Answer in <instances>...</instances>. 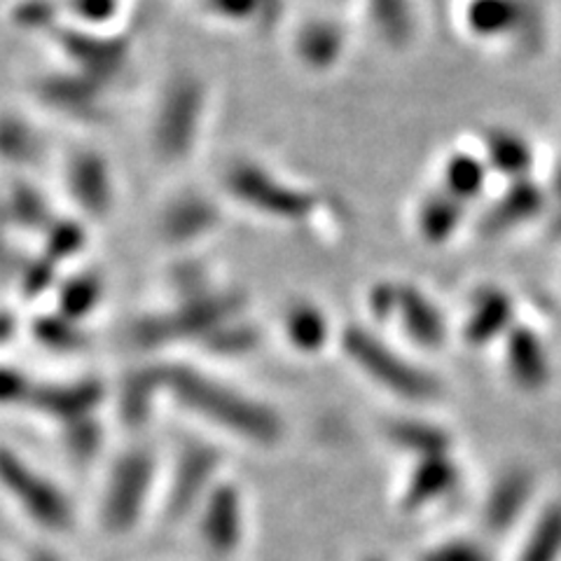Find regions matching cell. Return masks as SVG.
<instances>
[{
    "mask_svg": "<svg viewBox=\"0 0 561 561\" xmlns=\"http://www.w3.org/2000/svg\"><path fill=\"white\" fill-rule=\"evenodd\" d=\"M463 220V202L454 199L447 192H437L421 204L419 230L431 243H443L451 239Z\"/></svg>",
    "mask_w": 561,
    "mask_h": 561,
    "instance_id": "cell-17",
    "label": "cell"
},
{
    "mask_svg": "<svg viewBox=\"0 0 561 561\" xmlns=\"http://www.w3.org/2000/svg\"><path fill=\"white\" fill-rule=\"evenodd\" d=\"M461 484V468L451 454L428 456V459L414 461L408 472L405 484L400 491V507L405 513H421L426 507L451 496Z\"/></svg>",
    "mask_w": 561,
    "mask_h": 561,
    "instance_id": "cell-7",
    "label": "cell"
},
{
    "mask_svg": "<svg viewBox=\"0 0 561 561\" xmlns=\"http://www.w3.org/2000/svg\"><path fill=\"white\" fill-rule=\"evenodd\" d=\"M344 348L348 358L375 383L389 393L410 402H431L440 396L443 386L424 367L396 354L393 348L381 344L365 330H348L344 337Z\"/></svg>",
    "mask_w": 561,
    "mask_h": 561,
    "instance_id": "cell-4",
    "label": "cell"
},
{
    "mask_svg": "<svg viewBox=\"0 0 561 561\" xmlns=\"http://www.w3.org/2000/svg\"><path fill=\"white\" fill-rule=\"evenodd\" d=\"M0 489L47 534H68L76 526V507L66 491L10 447H0Z\"/></svg>",
    "mask_w": 561,
    "mask_h": 561,
    "instance_id": "cell-3",
    "label": "cell"
},
{
    "mask_svg": "<svg viewBox=\"0 0 561 561\" xmlns=\"http://www.w3.org/2000/svg\"><path fill=\"white\" fill-rule=\"evenodd\" d=\"M64 449L68 459L78 466H90L103 449V428L94 416L76 421L64 428Z\"/></svg>",
    "mask_w": 561,
    "mask_h": 561,
    "instance_id": "cell-21",
    "label": "cell"
},
{
    "mask_svg": "<svg viewBox=\"0 0 561 561\" xmlns=\"http://www.w3.org/2000/svg\"><path fill=\"white\" fill-rule=\"evenodd\" d=\"M363 561H386V559H381V557H367V559H363Z\"/></svg>",
    "mask_w": 561,
    "mask_h": 561,
    "instance_id": "cell-27",
    "label": "cell"
},
{
    "mask_svg": "<svg viewBox=\"0 0 561 561\" xmlns=\"http://www.w3.org/2000/svg\"><path fill=\"white\" fill-rule=\"evenodd\" d=\"M160 373L164 391L181 408L232 435L234 440L253 447H276L284 440V419L262 400L245 396L197 370H190V367H167Z\"/></svg>",
    "mask_w": 561,
    "mask_h": 561,
    "instance_id": "cell-1",
    "label": "cell"
},
{
    "mask_svg": "<svg viewBox=\"0 0 561 561\" xmlns=\"http://www.w3.org/2000/svg\"><path fill=\"white\" fill-rule=\"evenodd\" d=\"M517 561H561V505H550L534 522Z\"/></svg>",
    "mask_w": 561,
    "mask_h": 561,
    "instance_id": "cell-19",
    "label": "cell"
},
{
    "mask_svg": "<svg viewBox=\"0 0 561 561\" xmlns=\"http://www.w3.org/2000/svg\"><path fill=\"white\" fill-rule=\"evenodd\" d=\"M536 482L529 470L511 468L491 484L482 505V522L489 531L505 534L522 519L534 501Z\"/></svg>",
    "mask_w": 561,
    "mask_h": 561,
    "instance_id": "cell-9",
    "label": "cell"
},
{
    "mask_svg": "<svg viewBox=\"0 0 561 561\" xmlns=\"http://www.w3.org/2000/svg\"><path fill=\"white\" fill-rule=\"evenodd\" d=\"M31 393H33V386L22 373L0 367V408L16 405V402H28Z\"/></svg>",
    "mask_w": 561,
    "mask_h": 561,
    "instance_id": "cell-24",
    "label": "cell"
},
{
    "mask_svg": "<svg viewBox=\"0 0 561 561\" xmlns=\"http://www.w3.org/2000/svg\"><path fill=\"white\" fill-rule=\"evenodd\" d=\"M222 451L206 443H187L173 459L164 489V517L183 522L195 517L206 496L218 486L222 476Z\"/></svg>",
    "mask_w": 561,
    "mask_h": 561,
    "instance_id": "cell-5",
    "label": "cell"
},
{
    "mask_svg": "<svg viewBox=\"0 0 561 561\" xmlns=\"http://www.w3.org/2000/svg\"><path fill=\"white\" fill-rule=\"evenodd\" d=\"M160 482V461L154 451L134 447L113 463L103 484L99 519L105 534L127 536L146 517L154 486Z\"/></svg>",
    "mask_w": 561,
    "mask_h": 561,
    "instance_id": "cell-2",
    "label": "cell"
},
{
    "mask_svg": "<svg viewBox=\"0 0 561 561\" xmlns=\"http://www.w3.org/2000/svg\"><path fill=\"white\" fill-rule=\"evenodd\" d=\"M505 365L522 391L546 389L552 377L548 351L531 328L515 325L505 337Z\"/></svg>",
    "mask_w": 561,
    "mask_h": 561,
    "instance_id": "cell-10",
    "label": "cell"
},
{
    "mask_svg": "<svg viewBox=\"0 0 561 561\" xmlns=\"http://www.w3.org/2000/svg\"><path fill=\"white\" fill-rule=\"evenodd\" d=\"M484 148H486V162L491 169L507 175L513 181H522L529 173L534 164V152L526 140L507 129H491L484 136Z\"/></svg>",
    "mask_w": 561,
    "mask_h": 561,
    "instance_id": "cell-16",
    "label": "cell"
},
{
    "mask_svg": "<svg viewBox=\"0 0 561 561\" xmlns=\"http://www.w3.org/2000/svg\"><path fill=\"white\" fill-rule=\"evenodd\" d=\"M419 561H491L489 550L472 538H449L431 546Z\"/></svg>",
    "mask_w": 561,
    "mask_h": 561,
    "instance_id": "cell-23",
    "label": "cell"
},
{
    "mask_svg": "<svg viewBox=\"0 0 561 561\" xmlns=\"http://www.w3.org/2000/svg\"><path fill=\"white\" fill-rule=\"evenodd\" d=\"M486 164L478 160L476 154H466L459 152L449 157V162L445 164V192L459 202H470L482 195L484 183H486Z\"/></svg>",
    "mask_w": 561,
    "mask_h": 561,
    "instance_id": "cell-18",
    "label": "cell"
},
{
    "mask_svg": "<svg viewBox=\"0 0 561 561\" xmlns=\"http://www.w3.org/2000/svg\"><path fill=\"white\" fill-rule=\"evenodd\" d=\"M389 443L402 454L414 456V461L428 459V456L451 454V435L443 426L421 419H398L386 428Z\"/></svg>",
    "mask_w": 561,
    "mask_h": 561,
    "instance_id": "cell-15",
    "label": "cell"
},
{
    "mask_svg": "<svg viewBox=\"0 0 561 561\" xmlns=\"http://www.w3.org/2000/svg\"><path fill=\"white\" fill-rule=\"evenodd\" d=\"M373 10L386 38L393 43L408 38L412 28V12L408 0H373Z\"/></svg>",
    "mask_w": 561,
    "mask_h": 561,
    "instance_id": "cell-22",
    "label": "cell"
},
{
    "mask_svg": "<svg viewBox=\"0 0 561 561\" xmlns=\"http://www.w3.org/2000/svg\"><path fill=\"white\" fill-rule=\"evenodd\" d=\"M557 195L561 197V167H559V171H557Z\"/></svg>",
    "mask_w": 561,
    "mask_h": 561,
    "instance_id": "cell-26",
    "label": "cell"
},
{
    "mask_svg": "<svg viewBox=\"0 0 561 561\" xmlns=\"http://www.w3.org/2000/svg\"><path fill=\"white\" fill-rule=\"evenodd\" d=\"M0 561H3V559H0Z\"/></svg>",
    "mask_w": 561,
    "mask_h": 561,
    "instance_id": "cell-29",
    "label": "cell"
},
{
    "mask_svg": "<svg viewBox=\"0 0 561 561\" xmlns=\"http://www.w3.org/2000/svg\"><path fill=\"white\" fill-rule=\"evenodd\" d=\"M164 391L162 383V373H146V375H136L122 391L119 400V414L127 421L129 426H140L146 424L152 414L154 398Z\"/></svg>",
    "mask_w": 561,
    "mask_h": 561,
    "instance_id": "cell-20",
    "label": "cell"
},
{
    "mask_svg": "<svg viewBox=\"0 0 561 561\" xmlns=\"http://www.w3.org/2000/svg\"><path fill=\"white\" fill-rule=\"evenodd\" d=\"M3 337H5V330H3V323H0V342H3Z\"/></svg>",
    "mask_w": 561,
    "mask_h": 561,
    "instance_id": "cell-28",
    "label": "cell"
},
{
    "mask_svg": "<svg viewBox=\"0 0 561 561\" xmlns=\"http://www.w3.org/2000/svg\"><path fill=\"white\" fill-rule=\"evenodd\" d=\"M513 325V300L499 288H484L463 325V340L470 346H484L499 337H507Z\"/></svg>",
    "mask_w": 561,
    "mask_h": 561,
    "instance_id": "cell-11",
    "label": "cell"
},
{
    "mask_svg": "<svg viewBox=\"0 0 561 561\" xmlns=\"http://www.w3.org/2000/svg\"><path fill=\"white\" fill-rule=\"evenodd\" d=\"M103 400V386L99 381H73L55 386H33L28 405L43 416L59 421L61 428L76 421L96 414Z\"/></svg>",
    "mask_w": 561,
    "mask_h": 561,
    "instance_id": "cell-8",
    "label": "cell"
},
{
    "mask_svg": "<svg viewBox=\"0 0 561 561\" xmlns=\"http://www.w3.org/2000/svg\"><path fill=\"white\" fill-rule=\"evenodd\" d=\"M542 206H546V195H542V190L534 181H513V185L503 192L501 199L489 208V214L482 218L480 230L491 237L503 234L513 230V227H519L522 222L536 218Z\"/></svg>",
    "mask_w": 561,
    "mask_h": 561,
    "instance_id": "cell-12",
    "label": "cell"
},
{
    "mask_svg": "<svg viewBox=\"0 0 561 561\" xmlns=\"http://www.w3.org/2000/svg\"><path fill=\"white\" fill-rule=\"evenodd\" d=\"M393 311H398L402 328H405L410 340H414L419 346H426V348L443 346L447 337L443 313L437 311V307L424 293L410 286H400Z\"/></svg>",
    "mask_w": 561,
    "mask_h": 561,
    "instance_id": "cell-13",
    "label": "cell"
},
{
    "mask_svg": "<svg viewBox=\"0 0 561 561\" xmlns=\"http://www.w3.org/2000/svg\"><path fill=\"white\" fill-rule=\"evenodd\" d=\"M197 534L202 546L218 559L239 554L249 529V505L234 480H220L197 511Z\"/></svg>",
    "mask_w": 561,
    "mask_h": 561,
    "instance_id": "cell-6",
    "label": "cell"
},
{
    "mask_svg": "<svg viewBox=\"0 0 561 561\" xmlns=\"http://www.w3.org/2000/svg\"><path fill=\"white\" fill-rule=\"evenodd\" d=\"M534 10L524 0H470L466 24L480 38H501L526 26Z\"/></svg>",
    "mask_w": 561,
    "mask_h": 561,
    "instance_id": "cell-14",
    "label": "cell"
},
{
    "mask_svg": "<svg viewBox=\"0 0 561 561\" xmlns=\"http://www.w3.org/2000/svg\"><path fill=\"white\" fill-rule=\"evenodd\" d=\"M31 561H61V559L57 554H51V552H38Z\"/></svg>",
    "mask_w": 561,
    "mask_h": 561,
    "instance_id": "cell-25",
    "label": "cell"
}]
</instances>
